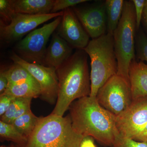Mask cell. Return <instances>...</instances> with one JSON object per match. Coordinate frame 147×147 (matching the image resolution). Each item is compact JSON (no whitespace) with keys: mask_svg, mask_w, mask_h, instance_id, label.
<instances>
[{"mask_svg":"<svg viewBox=\"0 0 147 147\" xmlns=\"http://www.w3.org/2000/svg\"><path fill=\"white\" fill-rule=\"evenodd\" d=\"M72 127L83 136H90L100 144L112 147L119 137L116 117L100 106L96 97L79 98L69 108Z\"/></svg>","mask_w":147,"mask_h":147,"instance_id":"obj_1","label":"cell"},{"mask_svg":"<svg viewBox=\"0 0 147 147\" xmlns=\"http://www.w3.org/2000/svg\"><path fill=\"white\" fill-rule=\"evenodd\" d=\"M88 56L84 49H77L56 69L59 89L52 114L63 117L74 101L90 96L91 81Z\"/></svg>","mask_w":147,"mask_h":147,"instance_id":"obj_2","label":"cell"},{"mask_svg":"<svg viewBox=\"0 0 147 147\" xmlns=\"http://www.w3.org/2000/svg\"><path fill=\"white\" fill-rule=\"evenodd\" d=\"M84 137L74 129L69 115L64 117L51 113L39 117L24 147H80Z\"/></svg>","mask_w":147,"mask_h":147,"instance_id":"obj_3","label":"cell"},{"mask_svg":"<svg viewBox=\"0 0 147 147\" xmlns=\"http://www.w3.org/2000/svg\"><path fill=\"white\" fill-rule=\"evenodd\" d=\"M90 59L91 92L96 97L98 90L118 72L113 34L109 33L90 40L84 49Z\"/></svg>","mask_w":147,"mask_h":147,"instance_id":"obj_4","label":"cell"},{"mask_svg":"<svg viewBox=\"0 0 147 147\" xmlns=\"http://www.w3.org/2000/svg\"><path fill=\"white\" fill-rule=\"evenodd\" d=\"M137 30L134 4L132 0L124 1L121 17L113 36L118 63L117 74L129 83V65L131 61L136 59L135 43Z\"/></svg>","mask_w":147,"mask_h":147,"instance_id":"obj_5","label":"cell"},{"mask_svg":"<svg viewBox=\"0 0 147 147\" xmlns=\"http://www.w3.org/2000/svg\"><path fill=\"white\" fill-rule=\"evenodd\" d=\"M61 19L62 16H59L49 24L33 30L17 42L13 52L26 61L42 65L47 42Z\"/></svg>","mask_w":147,"mask_h":147,"instance_id":"obj_6","label":"cell"},{"mask_svg":"<svg viewBox=\"0 0 147 147\" xmlns=\"http://www.w3.org/2000/svg\"><path fill=\"white\" fill-rule=\"evenodd\" d=\"M96 98L101 107L116 117L123 113L133 100L129 82L117 74L99 89Z\"/></svg>","mask_w":147,"mask_h":147,"instance_id":"obj_7","label":"cell"},{"mask_svg":"<svg viewBox=\"0 0 147 147\" xmlns=\"http://www.w3.org/2000/svg\"><path fill=\"white\" fill-rule=\"evenodd\" d=\"M63 11L42 15H29L15 13L9 24L0 23V39L5 44L19 41L23 37L41 24L54 18L62 16Z\"/></svg>","mask_w":147,"mask_h":147,"instance_id":"obj_8","label":"cell"},{"mask_svg":"<svg viewBox=\"0 0 147 147\" xmlns=\"http://www.w3.org/2000/svg\"><path fill=\"white\" fill-rule=\"evenodd\" d=\"M9 58L14 63L22 65L27 69L38 82L42 100L50 104H55L57 99L59 82L56 69L38 64L28 62L21 59L13 51Z\"/></svg>","mask_w":147,"mask_h":147,"instance_id":"obj_9","label":"cell"},{"mask_svg":"<svg viewBox=\"0 0 147 147\" xmlns=\"http://www.w3.org/2000/svg\"><path fill=\"white\" fill-rule=\"evenodd\" d=\"M147 122V96L132 100L123 113L116 117L120 137L134 139Z\"/></svg>","mask_w":147,"mask_h":147,"instance_id":"obj_10","label":"cell"},{"mask_svg":"<svg viewBox=\"0 0 147 147\" xmlns=\"http://www.w3.org/2000/svg\"><path fill=\"white\" fill-rule=\"evenodd\" d=\"M92 39L107 33L105 1H96L90 4L71 7Z\"/></svg>","mask_w":147,"mask_h":147,"instance_id":"obj_11","label":"cell"},{"mask_svg":"<svg viewBox=\"0 0 147 147\" xmlns=\"http://www.w3.org/2000/svg\"><path fill=\"white\" fill-rule=\"evenodd\" d=\"M61 21L57 33L72 48L84 49L87 47L90 37L71 8L63 11Z\"/></svg>","mask_w":147,"mask_h":147,"instance_id":"obj_12","label":"cell"},{"mask_svg":"<svg viewBox=\"0 0 147 147\" xmlns=\"http://www.w3.org/2000/svg\"><path fill=\"white\" fill-rule=\"evenodd\" d=\"M73 49L55 32L47 48L42 65L57 69L71 57Z\"/></svg>","mask_w":147,"mask_h":147,"instance_id":"obj_13","label":"cell"},{"mask_svg":"<svg viewBox=\"0 0 147 147\" xmlns=\"http://www.w3.org/2000/svg\"><path fill=\"white\" fill-rule=\"evenodd\" d=\"M128 74L133 100L147 96V64L133 60L129 65Z\"/></svg>","mask_w":147,"mask_h":147,"instance_id":"obj_14","label":"cell"},{"mask_svg":"<svg viewBox=\"0 0 147 147\" xmlns=\"http://www.w3.org/2000/svg\"><path fill=\"white\" fill-rule=\"evenodd\" d=\"M15 13L42 15L51 13L55 0H10Z\"/></svg>","mask_w":147,"mask_h":147,"instance_id":"obj_15","label":"cell"},{"mask_svg":"<svg viewBox=\"0 0 147 147\" xmlns=\"http://www.w3.org/2000/svg\"><path fill=\"white\" fill-rule=\"evenodd\" d=\"M32 99L31 98H16L6 112L1 117V121L7 123H13L16 119L31 110Z\"/></svg>","mask_w":147,"mask_h":147,"instance_id":"obj_16","label":"cell"},{"mask_svg":"<svg viewBox=\"0 0 147 147\" xmlns=\"http://www.w3.org/2000/svg\"><path fill=\"white\" fill-rule=\"evenodd\" d=\"M124 4V0L105 1L107 33L113 34L117 28L122 14Z\"/></svg>","mask_w":147,"mask_h":147,"instance_id":"obj_17","label":"cell"},{"mask_svg":"<svg viewBox=\"0 0 147 147\" xmlns=\"http://www.w3.org/2000/svg\"><path fill=\"white\" fill-rule=\"evenodd\" d=\"M3 93L10 94L15 98H33L40 97V92L37 82H30L8 86Z\"/></svg>","mask_w":147,"mask_h":147,"instance_id":"obj_18","label":"cell"},{"mask_svg":"<svg viewBox=\"0 0 147 147\" xmlns=\"http://www.w3.org/2000/svg\"><path fill=\"white\" fill-rule=\"evenodd\" d=\"M5 71L8 79V86L26 82H37L26 69L18 63H13Z\"/></svg>","mask_w":147,"mask_h":147,"instance_id":"obj_19","label":"cell"},{"mask_svg":"<svg viewBox=\"0 0 147 147\" xmlns=\"http://www.w3.org/2000/svg\"><path fill=\"white\" fill-rule=\"evenodd\" d=\"M39 119V117L35 115L30 110L15 120L12 124L28 139L34 131Z\"/></svg>","mask_w":147,"mask_h":147,"instance_id":"obj_20","label":"cell"},{"mask_svg":"<svg viewBox=\"0 0 147 147\" xmlns=\"http://www.w3.org/2000/svg\"><path fill=\"white\" fill-rule=\"evenodd\" d=\"M0 136L3 139L12 141L18 146L24 147L27 144L28 139L21 134L13 126L0 121Z\"/></svg>","mask_w":147,"mask_h":147,"instance_id":"obj_21","label":"cell"},{"mask_svg":"<svg viewBox=\"0 0 147 147\" xmlns=\"http://www.w3.org/2000/svg\"><path fill=\"white\" fill-rule=\"evenodd\" d=\"M135 49L136 59L147 62V37L141 27L136 32Z\"/></svg>","mask_w":147,"mask_h":147,"instance_id":"obj_22","label":"cell"},{"mask_svg":"<svg viewBox=\"0 0 147 147\" xmlns=\"http://www.w3.org/2000/svg\"><path fill=\"white\" fill-rule=\"evenodd\" d=\"M15 13L10 0H0V23L9 24Z\"/></svg>","mask_w":147,"mask_h":147,"instance_id":"obj_23","label":"cell"},{"mask_svg":"<svg viewBox=\"0 0 147 147\" xmlns=\"http://www.w3.org/2000/svg\"><path fill=\"white\" fill-rule=\"evenodd\" d=\"M90 1L88 0H55L51 13H56Z\"/></svg>","mask_w":147,"mask_h":147,"instance_id":"obj_24","label":"cell"},{"mask_svg":"<svg viewBox=\"0 0 147 147\" xmlns=\"http://www.w3.org/2000/svg\"><path fill=\"white\" fill-rule=\"evenodd\" d=\"M111 147H147V140L138 142L134 139L119 137Z\"/></svg>","mask_w":147,"mask_h":147,"instance_id":"obj_25","label":"cell"},{"mask_svg":"<svg viewBox=\"0 0 147 147\" xmlns=\"http://www.w3.org/2000/svg\"><path fill=\"white\" fill-rule=\"evenodd\" d=\"M132 1L135 9L137 30H138L141 27L142 15L146 0H132Z\"/></svg>","mask_w":147,"mask_h":147,"instance_id":"obj_26","label":"cell"},{"mask_svg":"<svg viewBox=\"0 0 147 147\" xmlns=\"http://www.w3.org/2000/svg\"><path fill=\"white\" fill-rule=\"evenodd\" d=\"M16 98L10 94L3 93L0 94V116H2L8 110Z\"/></svg>","mask_w":147,"mask_h":147,"instance_id":"obj_27","label":"cell"},{"mask_svg":"<svg viewBox=\"0 0 147 147\" xmlns=\"http://www.w3.org/2000/svg\"><path fill=\"white\" fill-rule=\"evenodd\" d=\"M5 69L1 67L0 71V94H2L7 88L8 81L5 74Z\"/></svg>","mask_w":147,"mask_h":147,"instance_id":"obj_28","label":"cell"},{"mask_svg":"<svg viewBox=\"0 0 147 147\" xmlns=\"http://www.w3.org/2000/svg\"><path fill=\"white\" fill-rule=\"evenodd\" d=\"M141 28L147 37V0H146L141 21Z\"/></svg>","mask_w":147,"mask_h":147,"instance_id":"obj_29","label":"cell"},{"mask_svg":"<svg viewBox=\"0 0 147 147\" xmlns=\"http://www.w3.org/2000/svg\"><path fill=\"white\" fill-rule=\"evenodd\" d=\"M80 147H96L95 144L94 138L90 136L84 137Z\"/></svg>","mask_w":147,"mask_h":147,"instance_id":"obj_30","label":"cell"},{"mask_svg":"<svg viewBox=\"0 0 147 147\" xmlns=\"http://www.w3.org/2000/svg\"><path fill=\"white\" fill-rule=\"evenodd\" d=\"M138 142H144L147 140V122L144 127L134 139Z\"/></svg>","mask_w":147,"mask_h":147,"instance_id":"obj_31","label":"cell"},{"mask_svg":"<svg viewBox=\"0 0 147 147\" xmlns=\"http://www.w3.org/2000/svg\"><path fill=\"white\" fill-rule=\"evenodd\" d=\"M1 147H7V146H1Z\"/></svg>","mask_w":147,"mask_h":147,"instance_id":"obj_32","label":"cell"},{"mask_svg":"<svg viewBox=\"0 0 147 147\" xmlns=\"http://www.w3.org/2000/svg\"><path fill=\"white\" fill-rule=\"evenodd\" d=\"M18 147H20V146H18Z\"/></svg>","mask_w":147,"mask_h":147,"instance_id":"obj_33","label":"cell"}]
</instances>
